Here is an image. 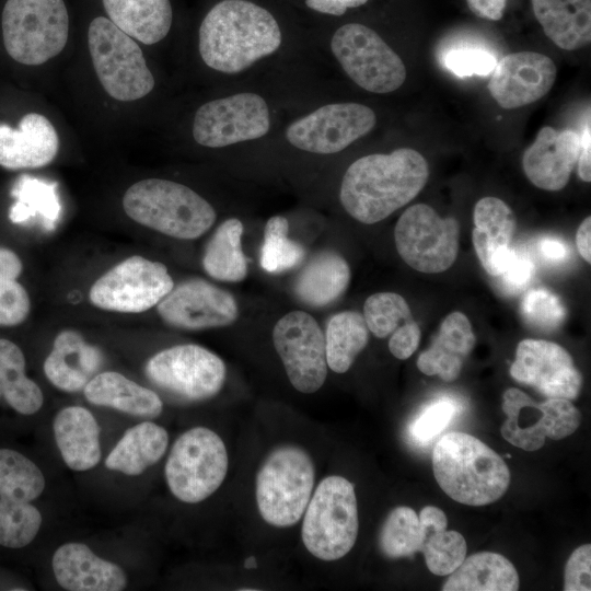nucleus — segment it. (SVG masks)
I'll return each instance as SVG.
<instances>
[{"label": "nucleus", "mask_w": 591, "mask_h": 591, "mask_svg": "<svg viewBox=\"0 0 591 591\" xmlns=\"http://www.w3.org/2000/svg\"><path fill=\"white\" fill-rule=\"evenodd\" d=\"M557 76L554 61L535 51H519L501 57L488 83L494 100L507 109L536 102L553 88Z\"/></svg>", "instance_id": "412c9836"}, {"label": "nucleus", "mask_w": 591, "mask_h": 591, "mask_svg": "<svg viewBox=\"0 0 591 591\" xmlns=\"http://www.w3.org/2000/svg\"><path fill=\"white\" fill-rule=\"evenodd\" d=\"M591 218L587 217L579 225L576 234L578 252L587 263H591Z\"/></svg>", "instance_id": "4d7b16f0"}, {"label": "nucleus", "mask_w": 591, "mask_h": 591, "mask_svg": "<svg viewBox=\"0 0 591 591\" xmlns=\"http://www.w3.org/2000/svg\"><path fill=\"white\" fill-rule=\"evenodd\" d=\"M579 149L580 136L577 132L542 127L533 143L523 153L524 174L541 189L560 190L569 182Z\"/></svg>", "instance_id": "4be33fe9"}, {"label": "nucleus", "mask_w": 591, "mask_h": 591, "mask_svg": "<svg viewBox=\"0 0 591 591\" xmlns=\"http://www.w3.org/2000/svg\"><path fill=\"white\" fill-rule=\"evenodd\" d=\"M123 208L137 223L181 240L201 236L216 220L213 207L196 192L161 178L131 185L124 195Z\"/></svg>", "instance_id": "20e7f679"}, {"label": "nucleus", "mask_w": 591, "mask_h": 591, "mask_svg": "<svg viewBox=\"0 0 591 591\" xmlns=\"http://www.w3.org/2000/svg\"><path fill=\"white\" fill-rule=\"evenodd\" d=\"M40 468L24 454L0 449V545L22 548L36 537L42 514L32 505L44 491Z\"/></svg>", "instance_id": "9d476101"}, {"label": "nucleus", "mask_w": 591, "mask_h": 591, "mask_svg": "<svg viewBox=\"0 0 591 591\" xmlns=\"http://www.w3.org/2000/svg\"><path fill=\"white\" fill-rule=\"evenodd\" d=\"M281 32L266 9L245 0H223L205 16L199 27L204 62L220 72L236 73L276 51Z\"/></svg>", "instance_id": "f03ea898"}, {"label": "nucleus", "mask_w": 591, "mask_h": 591, "mask_svg": "<svg viewBox=\"0 0 591 591\" xmlns=\"http://www.w3.org/2000/svg\"><path fill=\"white\" fill-rule=\"evenodd\" d=\"M54 576L70 591H120L127 587L121 567L95 555L88 545L70 542L59 546L51 559Z\"/></svg>", "instance_id": "5701e85b"}, {"label": "nucleus", "mask_w": 591, "mask_h": 591, "mask_svg": "<svg viewBox=\"0 0 591 591\" xmlns=\"http://www.w3.org/2000/svg\"><path fill=\"white\" fill-rule=\"evenodd\" d=\"M472 241L484 269L493 277L505 270L511 258V240L515 217L510 207L497 197H484L474 207Z\"/></svg>", "instance_id": "393cba45"}, {"label": "nucleus", "mask_w": 591, "mask_h": 591, "mask_svg": "<svg viewBox=\"0 0 591 591\" xmlns=\"http://www.w3.org/2000/svg\"><path fill=\"white\" fill-rule=\"evenodd\" d=\"M289 223L282 216L271 217L264 230L259 263L264 270L283 273L297 267L303 260L305 251L301 244L288 236Z\"/></svg>", "instance_id": "79ce46f5"}, {"label": "nucleus", "mask_w": 591, "mask_h": 591, "mask_svg": "<svg viewBox=\"0 0 591 591\" xmlns=\"http://www.w3.org/2000/svg\"><path fill=\"white\" fill-rule=\"evenodd\" d=\"M375 123L374 112L366 105L328 104L293 121L286 130V138L308 152L337 153L370 132Z\"/></svg>", "instance_id": "a211bd4d"}, {"label": "nucleus", "mask_w": 591, "mask_h": 591, "mask_svg": "<svg viewBox=\"0 0 591 591\" xmlns=\"http://www.w3.org/2000/svg\"><path fill=\"white\" fill-rule=\"evenodd\" d=\"M421 526L420 549L428 569L437 576L453 572L464 560L466 542L456 531H448L445 513L437 507L422 508L419 515Z\"/></svg>", "instance_id": "f704fd0d"}, {"label": "nucleus", "mask_w": 591, "mask_h": 591, "mask_svg": "<svg viewBox=\"0 0 591 591\" xmlns=\"http://www.w3.org/2000/svg\"><path fill=\"white\" fill-rule=\"evenodd\" d=\"M510 375L547 398L575 399L582 386V375L570 354L560 345L543 339L529 338L518 344Z\"/></svg>", "instance_id": "6ab92c4d"}, {"label": "nucleus", "mask_w": 591, "mask_h": 591, "mask_svg": "<svg viewBox=\"0 0 591 591\" xmlns=\"http://www.w3.org/2000/svg\"><path fill=\"white\" fill-rule=\"evenodd\" d=\"M534 274L535 265L529 253L513 247L510 260L497 278H500V285L507 293L515 294L529 286Z\"/></svg>", "instance_id": "de8ad7c7"}, {"label": "nucleus", "mask_w": 591, "mask_h": 591, "mask_svg": "<svg viewBox=\"0 0 591 591\" xmlns=\"http://www.w3.org/2000/svg\"><path fill=\"white\" fill-rule=\"evenodd\" d=\"M157 310L166 324L190 331L228 326L239 316L231 293L198 278L173 287Z\"/></svg>", "instance_id": "aec40b11"}, {"label": "nucleus", "mask_w": 591, "mask_h": 591, "mask_svg": "<svg viewBox=\"0 0 591 591\" xmlns=\"http://www.w3.org/2000/svg\"><path fill=\"white\" fill-rule=\"evenodd\" d=\"M358 529L354 485L339 475L325 477L304 511L301 537L305 548L321 560H337L354 547Z\"/></svg>", "instance_id": "423d86ee"}, {"label": "nucleus", "mask_w": 591, "mask_h": 591, "mask_svg": "<svg viewBox=\"0 0 591 591\" xmlns=\"http://www.w3.org/2000/svg\"><path fill=\"white\" fill-rule=\"evenodd\" d=\"M502 410L507 416L502 437L525 451L541 449L546 438H566L580 425V413L569 399L547 398L538 404L515 387L505 391Z\"/></svg>", "instance_id": "2eb2a0df"}, {"label": "nucleus", "mask_w": 591, "mask_h": 591, "mask_svg": "<svg viewBox=\"0 0 591 591\" xmlns=\"http://www.w3.org/2000/svg\"><path fill=\"white\" fill-rule=\"evenodd\" d=\"M521 309L524 320L542 331L559 327L567 314L560 298L545 288L529 290L522 300Z\"/></svg>", "instance_id": "c03bdc74"}, {"label": "nucleus", "mask_w": 591, "mask_h": 591, "mask_svg": "<svg viewBox=\"0 0 591 591\" xmlns=\"http://www.w3.org/2000/svg\"><path fill=\"white\" fill-rule=\"evenodd\" d=\"M11 196L15 198L9 210V218L13 223L40 218L46 230L55 229L61 211L55 182L23 174L15 181Z\"/></svg>", "instance_id": "4c0bfd02"}, {"label": "nucleus", "mask_w": 591, "mask_h": 591, "mask_svg": "<svg viewBox=\"0 0 591 591\" xmlns=\"http://www.w3.org/2000/svg\"><path fill=\"white\" fill-rule=\"evenodd\" d=\"M519 575L513 564L498 553L480 552L464 558L450 573L443 591H514Z\"/></svg>", "instance_id": "72a5a7b5"}, {"label": "nucleus", "mask_w": 591, "mask_h": 591, "mask_svg": "<svg viewBox=\"0 0 591 591\" xmlns=\"http://www.w3.org/2000/svg\"><path fill=\"white\" fill-rule=\"evenodd\" d=\"M228 466L229 457L222 439L209 428L194 427L174 441L164 475L175 498L197 503L221 486Z\"/></svg>", "instance_id": "6e6552de"}, {"label": "nucleus", "mask_w": 591, "mask_h": 591, "mask_svg": "<svg viewBox=\"0 0 591 591\" xmlns=\"http://www.w3.org/2000/svg\"><path fill=\"white\" fill-rule=\"evenodd\" d=\"M269 118L263 97L252 92L237 93L201 105L195 115L193 136L204 147H227L265 136Z\"/></svg>", "instance_id": "f3484780"}, {"label": "nucleus", "mask_w": 591, "mask_h": 591, "mask_svg": "<svg viewBox=\"0 0 591 591\" xmlns=\"http://www.w3.org/2000/svg\"><path fill=\"white\" fill-rule=\"evenodd\" d=\"M167 445L169 433L162 426L153 421H142L126 430L106 456L105 466L137 476L159 462Z\"/></svg>", "instance_id": "2f4dec72"}, {"label": "nucleus", "mask_w": 591, "mask_h": 591, "mask_svg": "<svg viewBox=\"0 0 591 591\" xmlns=\"http://www.w3.org/2000/svg\"><path fill=\"white\" fill-rule=\"evenodd\" d=\"M420 328L410 320L397 327L389 340L391 354L401 360L408 359L418 348L420 341Z\"/></svg>", "instance_id": "8fccbe9b"}, {"label": "nucleus", "mask_w": 591, "mask_h": 591, "mask_svg": "<svg viewBox=\"0 0 591 591\" xmlns=\"http://www.w3.org/2000/svg\"><path fill=\"white\" fill-rule=\"evenodd\" d=\"M363 317L369 331L378 338H385L402 324L413 320L406 300L394 292L370 296L363 305Z\"/></svg>", "instance_id": "37998d69"}, {"label": "nucleus", "mask_w": 591, "mask_h": 591, "mask_svg": "<svg viewBox=\"0 0 591 591\" xmlns=\"http://www.w3.org/2000/svg\"><path fill=\"white\" fill-rule=\"evenodd\" d=\"M331 49L346 74L366 91L390 93L406 79L401 57L366 25L348 23L339 27Z\"/></svg>", "instance_id": "9b49d317"}, {"label": "nucleus", "mask_w": 591, "mask_h": 591, "mask_svg": "<svg viewBox=\"0 0 591 591\" xmlns=\"http://www.w3.org/2000/svg\"><path fill=\"white\" fill-rule=\"evenodd\" d=\"M432 468L441 489L467 506H485L500 499L510 472L499 454L474 436L452 431L441 437L432 452Z\"/></svg>", "instance_id": "7ed1b4c3"}, {"label": "nucleus", "mask_w": 591, "mask_h": 591, "mask_svg": "<svg viewBox=\"0 0 591 591\" xmlns=\"http://www.w3.org/2000/svg\"><path fill=\"white\" fill-rule=\"evenodd\" d=\"M31 301L25 288L16 279L0 276V326H15L25 321Z\"/></svg>", "instance_id": "49530a36"}, {"label": "nucleus", "mask_w": 591, "mask_h": 591, "mask_svg": "<svg viewBox=\"0 0 591 591\" xmlns=\"http://www.w3.org/2000/svg\"><path fill=\"white\" fill-rule=\"evenodd\" d=\"M83 393L93 405L142 418H155L163 409V403L155 392L115 371L95 374L84 386Z\"/></svg>", "instance_id": "c85d7f7f"}, {"label": "nucleus", "mask_w": 591, "mask_h": 591, "mask_svg": "<svg viewBox=\"0 0 591 591\" xmlns=\"http://www.w3.org/2000/svg\"><path fill=\"white\" fill-rule=\"evenodd\" d=\"M147 378L160 389L187 401H205L222 389L227 369L222 359L195 344L176 345L152 356Z\"/></svg>", "instance_id": "4468645a"}, {"label": "nucleus", "mask_w": 591, "mask_h": 591, "mask_svg": "<svg viewBox=\"0 0 591 591\" xmlns=\"http://www.w3.org/2000/svg\"><path fill=\"white\" fill-rule=\"evenodd\" d=\"M22 415L37 413L44 403L40 387L25 373V357L13 341L0 338V398Z\"/></svg>", "instance_id": "e433bc0d"}, {"label": "nucleus", "mask_w": 591, "mask_h": 591, "mask_svg": "<svg viewBox=\"0 0 591 591\" xmlns=\"http://www.w3.org/2000/svg\"><path fill=\"white\" fill-rule=\"evenodd\" d=\"M314 463L299 445L283 444L263 461L255 483L260 517L276 528L294 525L302 518L313 493Z\"/></svg>", "instance_id": "39448f33"}, {"label": "nucleus", "mask_w": 591, "mask_h": 591, "mask_svg": "<svg viewBox=\"0 0 591 591\" xmlns=\"http://www.w3.org/2000/svg\"><path fill=\"white\" fill-rule=\"evenodd\" d=\"M578 174L584 182L591 181V128L588 120L580 136V149L578 155Z\"/></svg>", "instance_id": "5fc2aeb1"}, {"label": "nucleus", "mask_w": 591, "mask_h": 591, "mask_svg": "<svg viewBox=\"0 0 591 591\" xmlns=\"http://www.w3.org/2000/svg\"><path fill=\"white\" fill-rule=\"evenodd\" d=\"M88 45L99 81L113 99L136 101L152 91L154 78L141 48L109 19L91 21Z\"/></svg>", "instance_id": "1a4fd4ad"}, {"label": "nucleus", "mask_w": 591, "mask_h": 591, "mask_svg": "<svg viewBox=\"0 0 591 591\" xmlns=\"http://www.w3.org/2000/svg\"><path fill=\"white\" fill-rule=\"evenodd\" d=\"M59 150L58 134L48 118L24 115L18 129L0 124V165L9 170L37 169L49 164Z\"/></svg>", "instance_id": "b1692460"}, {"label": "nucleus", "mask_w": 591, "mask_h": 591, "mask_svg": "<svg viewBox=\"0 0 591 591\" xmlns=\"http://www.w3.org/2000/svg\"><path fill=\"white\" fill-rule=\"evenodd\" d=\"M591 545L583 544L576 548L565 567V591H589L590 588Z\"/></svg>", "instance_id": "09e8293b"}, {"label": "nucleus", "mask_w": 591, "mask_h": 591, "mask_svg": "<svg viewBox=\"0 0 591 591\" xmlns=\"http://www.w3.org/2000/svg\"><path fill=\"white\" fill-rule=\"evenodd\" d=\"M103 363V354L76 331L60 332L44 361V372L57 389L73 393L84 389Z\"/></svg>", "instance_id": "a878e982"}, {"label": "nucleus", "mask_w": 591, "mask_h": 591, "mask_svg": "<svg viewBox=\"0 0 591 591\" xmlns=\"http://www.w3.org/2000/svg\"><path fill=\"white\" fill-rule=\"evenodd\" d=\"M54 436L65 464L76 472L95 467L102 457L100 426L82 406L62 408L55 417Z\"/></svg>", "instance_id": "bb28decb"}, {"label": "nucleus", "mask_w": 591, "mask_h": 591, "mask_svg": "<svg viewBox=\"0 0 591 591\" xmlns=\"http://www.w3.org/2000/svg\"><path fill=\"white\" fill-rule=\"evenodd\" d=\"M244 567L247 569H254L257 567V560L254 556H250L244 561Z\"/></svg>", "instance_id": "13d9d810"}, {"label": "nucleus", "mask_w": 591, "mask_h": 591, "mask_svg": "<svg viewBox=\"0 0 591 591\" xmlns=\"http://www.w3.org/2000/svg\"><path fill=\"white\" fill-rule=\"evenodd\" d=\"M69 16L63 0H7L2 35L7 53L15 61L37 66L66 46Z\"/></svg>", "instance_id": "0eeeda50"}, {"label": "nucleus", "mask_w": 591, "mask_h": 591, "mask_svg": "<svg viewBox=\"0 0 591 591\" xmlns=\"http://www.w3.org/2000/svg\"><path fill=\"white\" fill-rule=\"evenodd\" d=\"M324 338L328 368L336 373H345L366 348L369 328L362 314L344 311L328 320Z\"/></svg>", "instance_id": "58836bf2"}, {"label": "nucleus", "mask_w": 591, "mask_h": 591, "mask_svg": "<svg viewBox=\"0 0 591 591\" xmlns=\"http://www.w3.org/2000/svg\"><path fill=\"white\" fill-rule=\"evenodd\" d=\"M545 35L559 48L579 49L591 42V0H531Z\"/></svg>", "instance_id": "c756f323"}, {"label": "nucleus", "mask_w": 591, "mask_h": 591, "mask_svg": "<svg viewBox=\"0 0 591 591\" xmlns=\"http://www.w3.org/2000/svg\"><path fill=\"white\" fill-rule=\"evenodd\" d=\"M368 0H305V4L317 12L341 15L347 9L357 8L364 4Z\"/></svg>", "instance_id": "603ef678"}, {"label": "nucleus", "mask_w": 591, "mask_h": 591, "mask_svg": "<svg viewBox=\"0 0 591 591\" xmlns=\"http://www.w3.org/2000/svg\"><path fill=\"white\" fill-rule=\"evenodd\" d=\"M173 287L164 264L135 255L101 276L91 286L89 298L102 310L141 313L157 305Z\"/></svg>", "instance_id": "ddd939ff"}, {"label": "nucleus", "mask_w": 591, "mask_h": 591, "mask_svg": "<svg viewBox=\"0 0 591 591\" xmlns=\"http://www.w3.org/2000/svg\"><path fill=\"white\" fill-rule=\"evenodd\" d=\"M459 412L456 402L442 397L429 405L418 415L409 427L414 440L428 444L451 422Z\"/></svg>", "instance_id": "a18cd8bd"}, {"label": "nucleus", "mask_w": 591, "mask_h": 591, "mask_svg": "<svg viewBox=\"0 0 591 591\" xmlns=\"http://www.w3.org/2000/svg\"><path fill=\"white\" fill-rule=\"evenodd\" d=\"M538 251L543 259L551 264H560L568 259L569 248L567 244L554 236H546L538 243Z\"/></svg>", "instance_id": "3c124183"}, {"label": "nucleus", "mask_w": 591, "mask_h": 591, "mask_svg": "<svg viewBox=\"0 0 591 591\" xmlns=\"http://www.w3.org/2000/svg\"><path fill=\"white\" fill-rule=\"evenodd\" d=\"M475 345V336L467 316L459 311L450 313L441 323L432 345L417 359L419 371L452 382L460 375L464 359Z\"/></svg>", "instance_id": "cd10ccee"}, {"label": "nucleus", "mask_w": 591, "mask_h": 591, "mask_svg": "<svg viewBox=\"0 0 591 591\" xmlns=\"http://www.w3.org/2000/svg\"><path fill=\"white\" fill-rule=\"evenodd\" d=\"M243 224L239 219L223 221L206 245L202 266L213 279L242 281L247 275V260L242 250Z\"/></svg>", "instance_id": "c9c22d12"}, {"label": "nucleus", "mask_w": 591, "mask_h": 591, "mask_svg": "<svg viewBox=\"0 0 591 591\" xmlns=\"http://www.w3.org/2000/svg\"><path fill=\"white\" fill-rule=\"evenodd\" d=\"M350 268L336 252L315 254L298 274L293 290L306 305L322 308L336 301L347 289Z\"/></svg>", "instance_id": "7c9ffc66"}, {"label": "nucleus", "mask_w": 591, "mask_h": 591, "mask_svg": "<svg viewBox=\"0 0 591 591\" xmlns=\"http://www.w3.org/2000/svg\"><path fill=\"white\" fill-rule=\"evenodd\" d=\"M438 59L448 71L460 78L486 77L499 60L490 44L468 34L444 39L439 46Z\"/></svg>", "instance_id": "ea45409f"}, {"label": "nucleus", "mask_w": 591, "mask_h": 591, "mask_svg": "<svg viewBox=\"0 0 591 591\" xmlns=\"http://www.w3.org/2000/svg\"><path fill=\"white\" fill-rule=\"evenodd\" d=\"M470 10L482 19L499 21L506 9L507 0H466Z\"/></svg>", "instance_id": "864d4df0"}, {"label": "nucleus", "mask_w": 591, "mask_h": 591, "mask_svg": "<svg viewBox=\"0 0 591 591\" xmlns=\"http://www.w3.org/2000/svg\"><path fill=\"white\" fill-rule=\"evenodd\" d=\"M273 341L287 376L301 393H314L327 376L325 338L309 313L292 311L275 325Z\"/></svg>", "instance_id": "dca6fc26"}, {"label": "nucleus", "mask_w": 591, "mask_h": 591, "mask_svg": "<svg viewBox=\"0 0 591 591\" xmlns=\"http://www.w3.org/2000/svg\"><path fill=\"white\" fill-rule=\"evenodd\" d=\"M109 20L146 45L162 40L172 25L170 0H102Z\"/></svg>", "instance_id": "473e14b6"}, {"label": "nucleus", "mask_w": 591, "mask_h": 591, "mask_svg": "<svg viewBox=\"0 0 591 591\" xmlns=\"http://www.w3.org/2000/svg\"><path fill=\"white\" fill-rule=\"evenodd\" d=\"M428 177V163L414 149L364 155L347 169L340 185V202L354 219L376 223L412 201Z\"/></svg>", "instance_id": "f257e3e1"}, {"label": "nucleus", "mask_w": 591, "mask_h": 591, "mask_svg": "<svg viewBox=\"0 0 591 591\" xmlns=\"http://www.w3.org/2000/svg\"><path fill=\"white\" fill-rule=\"evenodd\" d=\"M23 270L20 257L7 247H0V276L16 279Z\"/></svg>", "instance_id": "6e6d98bb"}, {"label": "nucleus", "mask_w": 591, "mask_h": 591, "mask_svg": "<svg viewBox=\"0 0 591 591\" xmlns=\"http://www.w3.org/2000/svg\"><path fill=\"white\" fill-rule=\"evenodd\" d=\"M421 526L414 509L399 506L386 517L379 535L381 552L391 559L409 557L418 553Z\"/></svg>", "instance_id": "a19ab883"}, {"label": "nucleus", "mask_w": 591, "mask_h": 591, "mask_svg": "<svg viewBox=\"0 0 591 591\" xmlns=\"http://www.w3.org/2000/svg\"><path fill=\"white\" fill-rule=\"evenodd\" d=\"M459 223L441 218L426 204L407 208L396 222L394 240L402 259L413 269L437 274L449 269L459 250Z\"/></svg>", "instance_id": "f8f14e48"}]
</instances>
